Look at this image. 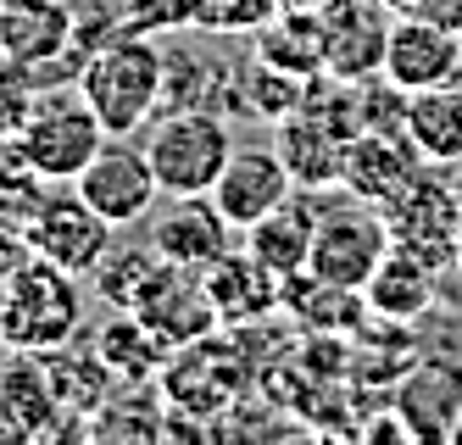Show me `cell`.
<instances>
[{
    "label": "cell",
    "instance_id": "obj_1",
    "mask_svg": "<svg viewBox=\"0 0 462 445\" xmlns=\"http://www.w3.org/2000/svg\"><path fill=\"white\" fill-rule=\"evenodd\" d=\"M79 95L89 100V112L101 117L106 134H140L168 100V56L156 51L151 33L117 28L95 45L79 67Z\"/></svg>",
    "mask_w": 462,
    "mask_h": 445
},
{
    "label": "cell",
    "instance_id": "obj_2",
    "mask_svg": "<svg viewBox=\"0 0 462 445\" xmlns=\"http://www.w3.org/2000/svg\"><path fill=\"white\" fill-rule=\"evenodd\" d=\"M84 329V279L45 256H28L0 284V334L6 351H51Z\"/></svg>",
    "mask_w": 462,
    "mask_h": 445
},
{
    "label": "cell",
    "instance_id": "obj_3",
    "mask_svg": "<svg viewBox=\"0 0 462 445\" xmlns=\"http://www.w3.org/2000/svg\"><path fill=\"white\" fill-rule=\"evenodd\" d=\"M106 140L112 134L101 128V117L89 112V100L73 84V89H40L28 100V112L12 134V151L34 167L45 184H73Z\"/></svg>",
    "mask_w": 462,
    "mask_h": 445
},
{
    "label": "cell",
    "instance_id": "obj_4",
    "mask_svg": "<svg viewBox=\"0 0 462 445\" xmlns=\"http://www.w3.org/2000/svg\"><path fill=\"white\" fill-rule=\"evenodd\" d=\"M145 156L162 195H212L223 162L235 156V134L207 107H168L151 117Z\"/></svg>",
    "mask_w": 462,
    "mask_h": 445
},
{
    "label": "cell",
    "instance_id": "obj_5",
    "mask_svg": "<svg viewBox=\"0 0 462 445\" xmlns=\"http://www.w3.org/2000/svg\"><path fill=\"white\" fill-rule=\"evenodd\" d=\"M423 167L384 200L390 246H402V251L435 262V267H451L457 234H462V195H457V184H446L440 173H423Z\"/></svg>",
    "mask_w": 462,
    "mask_h": 445
},
{
    "label": "cell",
    "instance_id": "obj_6",
    "mask_svg": "<svg viewBox=\"0 0 462 445\" xmlns=\"http://www.w3.org/2000/svg\"><path fill=\"white\" fill-rule=\"evenodd\" d=\"M384 251H390L384 207H374V200H356V207L318 212L307 273H318V279H328V284H351V290H362V284L374 279V267L384 262Z\"/></svg>",
    "mask_w": 462,
    "mask_h": 445
},
{
    "label": "cell",
    "instance_id": "obj_7",
    "mask_svg": "<svg viewBox=\"0 0 462 445\" xmlns=\"http://www.w3.org/2000/svg\"><path fill=\"white\" fill-rule=\"evenodd\" d=\"M73 190H79L112 228L145 223V218L156 212V200H162V184H156V173H151L145 145H128L123 134H112V140L89 156V167L73 179Z\"/></svg>",
    "mask_w": 462,
    "mask_h": 445
},
{
    "label": "cell",
    "instance_id": "obj_8",
    "mask_svg": "<svg viewBox=\"0 0 462 445\" xmlns=\"http://www.w3.org/2000/svg\"><path fill=\"white\" fill-rule=\"evenodd\" d=\"M28 251L56 262V267H68L79 273V279H89L95 262H101L112 246H117V228L89 207V200L73 190V195H45L40 200V212L28 218Z\"/></svg>",
    "mask_w": 462,
    "mask_h": 445
},
{
    "label": "cell",
    "instance_id": "obj_9",
    "mask_svg": "<svg viewBox=\"0 0 462 445\" xmlns=\"http://www.w3.org/2000/svg\"><path fill=\"white\" fill-rule=\"evenodd\" d=\"M379 73L395 89H440L462 73V28L440 23V17H390V40H384V67Z\"/></svg>",
    "mask_w": 462,
    "mask_h": 445
},
{
    "label": "cell",
    "instance_id": "obj_10",
    "mask_svg": "<svg viewBox=\"0 0 462 445\" xmlns=\"http://www.w3.org/2000/svg\"><path fill=\"white\" fill-rule=\"evenodd\" d=\"M56 434H84V423L61 413L45 357L12 351L0 362V440H56Z\"/></svg>",
    "mask_w": 462,
    "mask_h": 445
},
{
    "label": "cell",
    "instance_id": "obj_11",
    "mask_svg": "<svg viewBox=\"0 0 462 445\" xmlns=\"http://www.w3.org/2000/svg\"><path fill=\"white\" fill-rule=\"evenodd\" d=\"M240 385H245V367H240L235 346L217 339V329L179 346L168 357V367H162V390H168L173 413H223V406H235Z\"/></svg>",
    "mask_w": 462,
    "mask_h": 445
},
{
    "label": "cell",
    "instance_id": "obj_12",
    "mask_svg": "<svg viewBox=\"0 0 462 445\" xmlns=\"http://www.w3.org/2000/svg\"><path fill=\"white\" fill-rule=\"evenodd\" d=\"M128 312H140L173 351L217 329V306L207 295V279L195 267H179V262H156V273L145 279V290L134 295Z\"/></svg>",
    "mask_w": 462,
    "mask_h": 445
},
{
    "label": "cell",
    "instance_id": "obj_13",
    "mask_svg": "<svg viewBox=\"0 0 462 445\" xmlns=\"http://www.w3.org/2000/svg\"><path fill=\"white\" fill-rule=\"evenodd\" d=\"M295 195V179H290V167L273 145H245L223 162V173L212 184V200H217V212L235 223L240 234L251 223H262L268 212H279L284 200Z\"/></svg>",
    "mask_w": 462,
    "mask_h": 445
},
{
    "label": "cell",
    "instance_id": "obj_14",
    "mask_svg": "<svg viewBox=\"0 0 462 445\" xmlns=\"http://www.w3.org/2000/svg\"><path fill=\"white\" fill-rule=\"evenodd\" d=\"M145 223H151V251L195 273H207L228 251V234H235V223L217 212L212 195H168V207H156Z\"/></svg>",
    "mask_w": 462,
    "mask_h": 445
},
{
    "label": "cell",
    "instance_id": "obj_15",
    "mask_svg": "<svg viewBox=\"0 0 462 445\" xmlns=\"http://www.w3.org/2000/svg\"><path fill=\"white\" fill-rule=\"evenodd\" d=\"M384 40H390L384 0H340L335 12H323V73L368 84L384 67Z\"/></svg>",
    "mask_w": 462,
    "mask_h": 445
},
{
    "label": "cell",
    "instance_id": "obj_16",
    "mask_svg": "<svg viewBox=\"0 0 462 445\" xmlns=\"http://www.w3.org/2000/svg\"><path fill=\"white\" fill-rule=\"evenodd\" d=\"M418 167H423V156L412 151L407 128H356L346 156H340V190H351L356 200L384 207Z\"/></svg>",
    "mask_w": 462,
    "mask_h": 445
},
{
    "label": "cell",
    "instance_id": "obj_17",
    "mask_svg": "<svg viewBox=\"0 0 462 445\" xmlns=\"http://www.w3.org/2000/svg\"><path fill=\"white\" fill-rule=\"evenodd\" d=\"M73 40H79V12L68 0H0V51L23 73L68 56Z\"/></svg>",
    "mask_w": 462,
    "mask_h": 445
},
{
    "label": "cell",
    "instance_id": "obj_18",
    "mask_svg": "<svg viewBox=\"0 0 462 445\" xmlns=\"http://www.w3.org/2000/svg\"><path fill=\"white\" fill-rule=\"evenodd\" d=\"M435 262H423L402 246H390L384 262L374 267V279L362 284V301H368L374 323H423L435 312V295H440V279H435Z\"/></svg>",
    "mask_w": 462,
    "mask_h": 445
},
{
    "label": "cell",
    "instance_id": "obj_19",
    "mask_svg": "<svg viewBox=\"0 0 462 445\" xmlns=\"http://www.w3.org/2000/svg\"><path fill=\"white\" fill-rule=\"evenodd\" d=\"M395 413L407 418L412 440H451V423L462 413V357L407 362L402 390H395Z\"/></svg>",
    "mask_w": 462,
    "mask_h": 445
},
{
    "label": "cell",
    "instance_id": "obj_20",
    "mask_svg": "<svg viewBox=\"0 0 462 445\" xmlns=\"http://www.w3.org/2000/svg\"><path fill=\"white\" fill-rule=\"evenodd\" d=\"M201 279H207V295L217 306V323L268 318V312H279V295H284V279L268 273L251 251H223Z\"/></svg>",
    "mask_w": 462,
    "mask_h": 445
},
{
    "label": "cell",
    "instance_id": "obj_21",
    "mask_svg": "<svg viewBox=\"0 0 462 445\" xmlns=\"http://www.w3.org/2000/svg\"><path fill=\"white\" fill-rule=\"evenodd\" d=\"M95 351H101V362L117 373V385H151L162 367H168L173 346L162 339L140 312H128V306H112V318L95 329L89 339Z\"/></svg>",
    "mask_w": 462,
    "mask_h": 445
},
{
    "label": "cell",
    "instance_id": "obj_22",
    "mask_svg": "<svg viewBox=\"0 0 462 445\" xmlns=\"http://www.w3.org/2000/svg\"><path fill=\"white\" fill-rule=\"evenodd\" d=\"M45 357V373H51V385H56V401H61V413H68L73 423H84V434H89V418L101 413V406L112 401V390H117V373L101 362V351H79L73 339L68 346H51V351H40Z\"/></svg>",
    "mask_w": 462,
    "mask_h": 445
},
{
    "label": "cell",
    "instance_id": "obj_23",
    "mask_svg": "<svg viewBox=\"0 0 462 445\" xmlns=\"http://www.w3.org/2000/svg\"><path fill=\"white\" fill-rule=\"evenodd\" d=\"M273 128H279L273 151L284 156L290 179L301 184V190H328V184H340V156H346V145H351V140H340L335 128L312 123L307 112H290V117H284V123H273Z\"/></svg>",
    "mask_w": 462,
    "mask_h": 445
},
{
    "label": "cell",
    "instance_id": "obj_24",
    "mask_svg": "<svg viewBox=\"0 0 462 445\" xmlns=\"http://www.w3.org/2000/svg\"><path fill=\"white\" fill-rule=\"evenodd\" d=\"M407 140L429 167L462 162V89L457 84L407 95Z\"/></svg>",
    "mask_w": 462,
    "mask_h": 445
},
{
    "label": "cell",
    "instance_id": "obj_25",
    "mask_svg": "<svg viewBox=\"0 0 462 445\" xmlns=\"http://www.w3.org/2000/svg\"><path fill=\"white\" fill-rule=\"evenodd\" d=\"M279 306L295 323H307V334H356L368 301H362V290H351V284H328L318 273H295V279H284Z\"/></svg>",
    "mask_w": 462,
    "mask_h": 445
},
{
    "label": "cell",
    "instance_id": "obj_26",
    "mask_svg": "<svg viewBox=\"0 0 462 445\" xmlns=\"http://www.w3.org/2000/svg\"><path fill=\"white\" fill-rule=\"evenodd\" d=\"M312 228H318V212L312 207H295V195H290L279 212H268L262 223L245 228V251L268 273H279V279H295V273H307Z\"/></svg>",
    "mask_w": 462,
    "mask_h": 445
},
{
    "label": "cell",
    "instance_id": "obj_27",
    "mask_svg": "<svg viewBox=\"0 0 462 445\" xmlns=\"http://www.w3.org/2000/svg\"><path fill=\"white\" fill-rule=\"evenodd\" d=\"M245 107L256 112V117H268V123H284L290 112H301V100H307V73H290V67H279V61H268V56H256L251 67H245Z\"/></svg>",
    "mask_w": 462,
    "mask_h": 445
},
{
    "label": "cell",
    "instance_id": "obj_28",
    "mask_svg": "<svg viewBox=\"0 0 462 445\" xmlns=\"http://www.w3.org/2000/svg\"><path fill=\"white\" fill-rule=\"evenodd\" d=\"M156 251L151 246H112L101 262H95V273H89V290L101 295L106 306H134V295L145 290V279L156 273Z\"/></svg>",
    "mask_w": 462,
    "mask_h": 445
},
{
    "label": "cell",
    "instance_id": "obj_29",
    "mask_svg": "<svg viewBox=\"0 0 462 445\" xmlns=\"http://www.w3.org/2000/svg\"><path fill=\"white\" fill-rule=\"evenodd\" d=\"M89 434L95 440H117V434L156 440V434H168V423H162V413H156V401H151L145 385H123V390H112V401L101 406V413L89 418Z\"/></svg>",
    "mask_w": 462,
    "mask_h": 445
},
{
    "label": "cell",
    "instance_id": "obj_30",
    "mask_svg": "<svg viewBox=\"0 0 462 445\" xmlns=\"http://www.w3.org/2000/svg\"><path fill=\"white\" fill-rule=\"evenodd\" d=\"M279 0H189V23L195 28H217V33H245L273 17Z\"/></svg>",
    "mask_w": 462,
    "mask_h": 445
},
{
    "label": "cell",
    "instance_id": "obj_31",
    "mask_svg": "<svg viewBox=\"0 0 462 445\" xmlns=\"http://www.w3.org/2000/svg\"><path fill=\"white\" fill-rule=\"evenodd\" d=\"M28 256H34V251H28V234L17 223H0V284H6Z\"/></svg>",
    "mask_w": 462,
    "mask_h": 445
},
{
    "label": "cell",
    "instance_id": "obj_32",
    "mask_svg": "<svg viewBox=\"0 0 462 445\" xmlns=\"http://www.w3.org/2000/svg\"><path fill=\"white\" fill-rule=\"evenodd\" d=\"M335 6H340V0H279V12H318V17L335 12Z\"/></svg>",
    "mask_w": 462,
    "mask_h": 445
},
{
    "label": "cell",
    "instance_id": "obj_33",
    "mask_svg": "<svg viewBox=\"0 0 462 445\" xmlns=\"http://www.w3.org/2000/svg\"><path fill=\"white\" fill-rule=\"evenodd\" d=\"M384 6H390V12H412V6H418V0H384Z\"/></svg>",
    "mask_w": 462,
    "mask_h": 445
},
{
    "label": "cell",
    "instance_id": "obj_34",
    "mask_svg": "<svg viewBox=\"0 0 462 445\" xmlns=\"http://www.w3.org/2000/svg\"><path fill=\"white\" fill-rule=\"evenodd\" d=\"M451 267H457V279H462V234H457V256H451Z\"/></svg>",
    "mask_w": 462,
    "mask_h": 445
},
{
    "label": "cell",
    "instance_id": "obj_35",
    "mask_svg": "<svg viewBox=\"0 0 462 445\" xmlns=\"http://www.w3.org/2000/svg\"><path fill=\"white\" fill-rule=\"evenodd\" d=\"M451 440H457V445H462V413H457V423H451Z\"/></svg>",
    "mask_w": 462,
    "mask_h": 445
},
{
    "label": "cell",
    "instance_id": "obj_36",
    "mask_svg": "<svg viewBox=\"0 0 462 445\" xmlns=\"http://www.w3.org/2000/svg\"><path fill=\"white\" fill-rule=\"evenodd\" d=\"M451 84H457V89H462V73H457V79H451Z\"/></svg>",
    "mask_w": 462,
    "mask_h": 445
},
{
    "label": "cell",
    "instance_id": "obj_37",
    "mask_svg": "<svg viewBox=\"0 0 462 445\" xmlns=\"http://www.w3.org/2000/svg\"><path fill=\"white\" fill-rule=\"evenodd\" d=\"M457 28H462V6H457Z\"/></svg>",
    "mask_w": 462,
    "mask_h": 445
},
{
    "label": "cell",
    "instance_id": "obj_38",
    "mask_svg": "<svg viewBox=\"0 0 462 445\" xmlns=\"http://www.w3.org/2000/svg\"><path fill=\"white\" fill-rule=\"evenodd\" d=\"M0 351H6V334H0Z\"/></svg>",
    "mask_w": 462,
    "mask_h": 445
},
{
    "label": "cell",
    "instance_id": "obj_39",
    "mask_svg": "<svg viewBox=\"0 0 462 445\" xmlns=\"http://www.w3.org/2000/svg\"><path fill=\"white\" fill-rule=\"evenodd\" d=\"M457 195H462V179H457Z\"/></svg>",
    "mask_w": 462,
    "mask_h": 445
},
{
    "label": "cell",
    "instance_id": "obj_40",
    "mask_svg": "<svg viewBox=\"0 0 462 445\" xmlns=\"http://www.w3.org/2000/svg\"><path fill=\"white\" fill-rule=\"evenodd\" d=\"M0 61H6V51H0Z\"/></svg>",
    "mask_w": 462,
    "mask_h": 445
}]
</instances>
